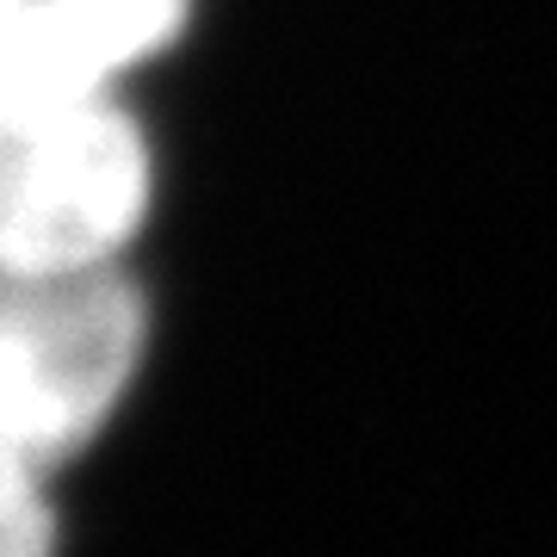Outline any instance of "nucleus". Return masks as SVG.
<instances>
[{
    "mask_svg": "<svg viewBox=\"0 0 557 557\" xmlns=\"http://www.w3.org/2000/svg\"><path fill=\"white\" fill-rule=\"evenodd\" d=\"M13 13H20V0H0V32L13 25Z\"/></svg>",
    "mask_w": 557,
    "mask_h": 557,
    "instance_id": "7ed1b4c3",
    "label": "nucleus"
},
{
    "mask_svg": "<svg viewBox=\"0 0 557 557\" xmlns=\"http://www.w3.org/2000/svg\"><path fill=\"white\" fill-rule=\"evenodd\" d=\"M149 205V149L112 94L0 100V273L112 267Z\"/></svg>",
    "mask_w": 557,
    "mask_h": 557,
    "instance_id": "f03ea898",
    "label": "nucleus"
},
{
    "mask_svg": "<svg viewBox=\"0 0 557 557\" xmlns=\"http://www.w3.org/2000/svg\"><path fill=\"white\" fill-rule=\"evenodd\" d=\"M143 354V298L112 267L0 273V557H57L44 483L87 446Z\"/></svg>",
    "mask_w": 557,
    "mask_h": 557,
    "instance_id": "f257e3e1",
    "label": "nucleus"
}]
</instances>
